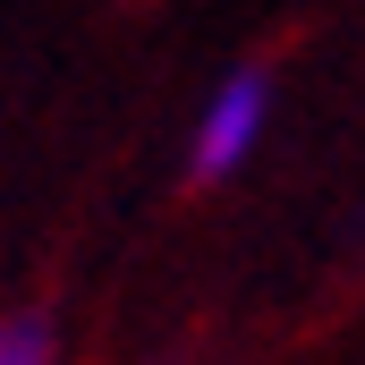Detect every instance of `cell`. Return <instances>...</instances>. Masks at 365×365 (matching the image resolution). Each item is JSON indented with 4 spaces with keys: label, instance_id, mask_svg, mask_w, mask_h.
<instances>
[{
    "label": "cell",
    "instance_id": "cell-1",
    "mask_svg": "<svg viewBox=\"0 0 365 365\" xmlns=\"http://www.w3.org/2000/svg\"><path fill=\"white\" fill-rule=\"evenodd\" d=\"M264 110H272L264 77H255V68H238L230 86L212 93L204 128H195V179H230V170L255 153V136H264Z\"/></svg>",
    "mask_w": 365,
    "mask_h": 365
},
{
    "label": "cell",
    "instance_id": "cell-2",
    "mask_svg": "<svg viewBox=\"0 0 365 365\" xmlns=\"http://www.w3.org/2000/svg\"><path fill=\"white\" fill-rule=\"evenodd\" d=\"M0 365H51L43 331H34V323H9V331H0Z\"/></svg>",
    "mask_w": 365,
    "mask_h": 365
}]
</instances>
